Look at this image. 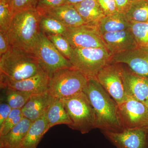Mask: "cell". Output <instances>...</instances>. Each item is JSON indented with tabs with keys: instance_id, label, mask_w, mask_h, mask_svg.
Masks as SVG:
<instances>
[{
	"instance_id": "obj_3",
	"label": "cell",
	"mask_w": 148,
	"mask_h": 148,
	"mask_svg": "<svg viewBox=\"0 0 148 148\" xmlns=\"http://www.w3.org/2000/svg\"><path fill=\"white\" fill-rule=\"evenodd\" d=\"M42 70L33 54L11 46L0 56V83L25 79Z\"/></svg>"
},
{
	"instance_id": "obj_33",
	"label": "cell",
	"mask_w": 148,
	"mask_h": 148,
	"mask_svg": "<svg viewBox=\"0 0 148 148\" xmlns=\"http://www.w3.org/2000/svg\"><path fill=\"white\" fill-rule=\"evenodd\" d=\"M12 110L9 105L1 97L0 103V126L7 118Z\"/></svg>"
},
{
	"instance_id": "obj_32",
	"label": "cell",
	"mask_w": 148,
	"mask_h": 148,
	"mask_svg": "<svg viewBox=\"0 0 148 148\" xmlns=\"http://www.w3.org/2000/svg\"><path fill=\"white\" fill-rule=\"evenodd\" d=\"M105 16L118 13L114 0H96Z\"/></svg>"
},
{
	"instance_id": "obj_12",
	"label": "cell",
	"mask_w": 148,
	"mask_h": 148,
	"mask_svg": "<svg viewBox=\"0 0 148 148\" xmlns=\"http://www.w3.org/2000/svg\"><path fill=\"white\" fill-rule=\"evenodd\" d=\"M111 61L128 66L135 73L148 77V47H137L112 56Z\"/></svg>"
},
{
	"instance_id": "obj_29",
	"label": "cell",
	"mask_w": 148,
	"mask_h": 148,
	"mask_svg": "<svg viewBox=\"0 0 148 148\" xmlns=\"http://www.w3.org/2000/svg\"><path fill=\"white\" fill-rule=\"evenodd\" d=\"M12 17L9 3L4 0H0V31L8 32Z\"/></svg>"
},
{
	"instance_id": "obj_10",
	"label": "cell",
	"mask_w": 148,
	"mask_h": 148,
	"mask_svg": "<svg viewBox=\"0 0 148 148\" xmlns=\"http://www.w3.org/2000/svg\"><path fill=\"white\" fill-rule=\"evenodd\" d=\"M64 36L73 49H107L97 26L84 25L78 27L68 28Z\"/></svg>"
},
{
	"instance_id": "obj_13",
	"label": "cell",
	"mask_w": 148,
	"mask_h": 148,
	"mask_svg": "<svg viewBox=\"0 0 148 148\" xmlns=\"http://www.w3.org/2000/svg\"><path fill=\"white\" fill-rule=\"evenodd\" d=\"M122 64L125 91L127 98L148 105V77L135 73L126 65Z\"/></svg>"
},
{
	"instance_id": "obj_2",
	"label": "cell",
	"mask_w": 148,
	"mask_h": 148,
	"mask_svg": "<svg viewBox=\"0 0 148 148\" xmlns=\"http://www.w3.org/2000/svg\"><path fill=\"white\" fill-rule=\"evenodd\" d=\"M41 16L37 9L23 11L13 15L7 32L11 46L33 54L41 32Z\"/></svg>"
},
{
	"instance_id": "obj_17",
	"label": "cell",
	"mask_w": 148,
	"mask_h": 148,
	"mask_svg": "<svg viewBox=\"0 0 148 148\" xmlns=\"http://www.w3.org/2000/svg\"><path fill=\"white\" fill-rule=\"evenodd\" d=\"M40 14L52 16L61 21L68 28L87 25L74 5L71 4H66Z\"/></svg>"
},
{
	"instance_id": "obj_5",
	"label": "cell",
	"mask_w": 148,
	"mask_h": 148,
	"mask_svg": "<svg viewBox=\"0 0 148 148\" xmlns=\"http://www.w3.org/2000/svg\"><path fill=\"white\" fill-rule=\"evenodd\" d=\"M62 101L71 121L69 127L78 130L82 134H87L96 128L95 112L83 91L76 96Z\"/></svg>"
},
{
	"instance_id": "obj_26",
	"label": "cell",
	"mask_w": 148,
	"mask_h": 148,
	"mask_svg": "<svg viewBox=\"0 0 148 148\" xmlns=\"http://www.w3.org/2000/svg\"><path fill=\"white\" fill-rule=\"evenodd\" d=\"M129 29L138 47H148V22H130Z\"/></svg>"
},
{
	"instance_id": "obj_25",
	"label": "cell",
	"mask_w": 148,
	"mask_h": 148,
	"mask_svg": "<svg viewBox=\"0 0 148 148\" xmlns=\"http://www.w3.org/2000/svg\"><path fill=\"white\" fill-rule=\"evenodd\" d=\"M1 96L12 109H21L32 94L20 90L5 88Z\"/></svg>"
},
{
	"instance_id": "obj_7",
	"label": "cell",
	"mask_w": 148,
	"mask_h": 148,
	"mask_svg": "<svg viewBox=\"0 0 148 148\" xmlns=\"http://www.w3.org/2000/svg\"><path fill=\"white\" fill-rule=\"evenodd\" d=\"M33 54L49 77L61 69L73 67L70 61L58 51L46 35L41 32Z\"/></svg>"
},
{
	"instance_id": "obj_22",
	"label": "cell",
	"mask_w": 148,
	"mask_h": 148,
	"mask_svg": "<svg viewBox=\"0 0 148 148\" xmlns=\"http://www.w3.org/2000/svg\"><path fill=\"white\" fill-rule=\"evenodd\" d=\"M130 24L125 14L118 12L103 17L97 27L102 35L129 29Z\"/></svg>"
},
{
	"instance_id": "obj_21",
	"label": "cell",
	"mask_w": 148,
	"mask_h": 148,
	"mask_svg": "<svg viewBox=\"0 0 148 148\" xmlns=\"http://www.w3.org/2000/svg\"><path fill=\"white\" fill-rule=\"evenodd\" d=\"M46 115L49 129L57 125L65 124L69 126L71 124V121L61 99L54 98Z\"/></svg>"
},
{
	"instance_id": "obj_24",
	"label": "cell",
	"mask_w": 148,
	"mask_h": 148,
	"mask_svg": "<svg viewBox=\"0 0 148 148\" xmlns=\"http://www.w3.org/2000/svg\"><path fill=\"white\" fill-rule=\"evenodd\" d=\"M40 22V31L45 34L60 35L64 36L68 29L64 24L52 16L41 14Z\"/></svg>"
},
{
	"instance_id": "obj_30",
	"label": "cell",
	"mask_w": 148,
	"mask_h": 148,
	"mask_svg": "<svg viewBox=\"0 0 148 148\" xmlns=\"http://www.w3.org/2000/svg\"><path fill=\"white\" fill-rule=\"evenodd\" d=\"M38 0H10V8L12 15L20 12L36 9Z\"/></svg>"
},
{
	"instance_id": "obj_31",
	"label": "cell",
	"mask_w": 148,
	"mask_h": 148,
	"mask_svg": "<svg viewBox=\"0 0 148 148\" xmlns=\"http://www.w3.org/2000/svg\"><path fill=\"white\" fill-rule=\"evenodd\" d=\"M67 3V0H38L36 9L40 14Z\"/></svg>"
},
{
	"instance_id": "obj_34",
	"label": "cell",
	"mask_w": 148,
	"mask_h": 148,
	"mask_svg": "<svg viewBox=\"0 0 148 148\" xmlns=\"http://www.w3.org/2000/svg\"><path fill=\"white\" fill-rule=\"evenodd\" d=\"M10 47L8 33L0 31V56L5 53Z\"/></svg>"
},
{
	"instance_id": "obj_15",
	"label": "cell",
	"mask_w": 148,
	"mask_h": 148,
	"mask_svg": "<svg viewBox=\"0 0 148 148\" xmlns=\"http://www.w3.org/2000/svg\"><path fill=\"white\" fill-rule=\"evenodd\" d=\"M106 48L112 56L131 50L138 47L130 29L102 35Z\"/></svg>"
},
{
	"instance_id": "obj_23",
	"label": "cell",
	"mask_w": 148,
	"mask_h": 148,
	"mask_svg": "<svg viewBox=\"0 0 148 148\" xmlns=\"http://www.w3.org/2000/svg\"><path fill=\"white\" fill-rule=\"evenodd\" d=\"M125 15L130 22H148V0H132Z\"/></svg>"
},
{
	"instance_id": "obj_14",
	"label": "cell",
	"mask_w": 148,
	"mask_h": 148,
	"mask_svg": "<svg viewBox=\"0 0 148 148\" xmlns=\"http://www.w3.org/2000/svg\"><path fill=\"white\" fill-rule=\"evenodd\" d=\"M49 77L43 70L38 73L25 79L10 81L0 83L1 88L13 89L29 92L32 94L47 91Z\"/></svg>"
},
{
	"instance_id": "obj_20",
	"label": "cell",
	"mask_w": 148,
	"mask_h": 148,
	"mask_svg": "<svg viewBox=\"0 0 148 148\" xmlns=\"http://www.w3.org/2000/svg\"><path fill=\"white\" fill-rule=\"evenodd\" d=\"M74 5L87 25L97 26L105 16L96 0H84Z\"/></svg>"
},
{
	"instance_id": "obj_1",
	"label": "cell",
	"mask_w": 148,
	"mask_h": 148,
	"mask_svg": "<svg viewBox=\"0 0 148 148\" xmlns=\"http://www.w3.org/2000/svg\"><path fill=\"white\" fill-rule=\"evenodd\" d=\"M83 92L95 112L96 128L102 132H119L123 130L119 119L117 104L96 78L88 79Z\"/></svg>"
},
{
	"instance_id": "obj_18",
	"label": "cell",
	"mask_w": 148,
	"mask_h": 148,
	"mask_svg": "<svg viewBox=\"0 0 148 148\" xmlns=\"http://www.w3.org/2000/svg\"><path fill=\"white\" fill-rule=\"evenodd\" d=\"M32 122L24 117L8 133L0 137V148H20Z\"/></svg>"
},
{
	"instance_id": "obj_4",
	"label": "cell",
	"mask_w": 148,
	"mask_h": 148,
	"mask_svg": "<svg viewBox=\"0 0 148 148\" xmlns=\"http://www.w3.org/2000/svg\"><path fill=\"white\" fill-rule=\"evenodd\" d=\"M87 78L73 67L61 69L49 77L47 91L54 98L68 99L82 92Z\"/></svg>"
},
{
	"instance_id": "obj_11",
	"label": "cell",
	"mask_w": 148,
	"mask_h": 148,
	"mask_svg": "<svg viewBox=\"0 0 148 148\" xmlns=\"http://www.w3.org/2000/svg\"><path fill=\"white\" fill-rule=\"evenodd\" d=\"M116 148H148V130L124 129L119 132H102Z\"/></svg>"
},
{
	"instance_id": "obj_28",
	"label": "cell",
	"mask_w": 148,
	"mask_h": 148,
	"mask_svg": "<svg viewBox=\"0 0 148 148\" xmlns=\"http://www.w3.org/2000/svg\"><path fill=\"white\" fill-rule=\"evenodd\" d=\"M23 117L21 109H12L7 118L0 126V137L8 133Z\"/></svg>"
},
{
	"instance_id": "obj_36",
	"label": "cell",
	"mask_w": 148,
	"mask_h": 148,
	"mask_svg": "<svg viewBox=\"0 0 148 148\" xmlns=\"http://www.w3.org/2000/svg\"><path fill=\"white\" fill-rule=\"evenodd\" d=\"M84 0H67V3L75 5L82 2Z\"/></svg>"
},
{
	"instance_id": "obj_35",
	"label": "cell",
	"mask_w": 148,
	"mask_h": 148,
	"mask_svg": "<svg viewBox=\"0 0 148 148\" xmlns=\"http://www.w3.org/2000/svg\"><path fill=\"white\" fill-rule=\"evenodd\" d=\"M119 12L125 14L130 7L132 0H114Z\"/></svg>"
},
{
	"instance_id": "obj_37",
	"label": "cell",
	"mask_w": 148,
	"mask_h": 148,
	"mask_svg": "<svg viewBox=\"0 0 148 148\" xmlns=\"http://www.w3.org/2000/svg\"><path fill=\"white\" fill-rule=\"evenodd\" d=\"M4 1H5L7 2L8 3H9L10 0H4Z\"/></svg>"
},
{
	"instance_id": "obj_38",
	"label": "cell",
	"mask_w": 148,
	"mask_h": 148,
	"mask_svg": "<svg viewBox=\"0 0 148 148\" xmlns=\"http://www.w3.org/2000/svg\"><path fill=\"white\" fill-rule=\"evenodd\" d=\"M0 148H9L8 147H3Z\"/></svg>"
},
{
	"instance_id": "obj_16",
	"label": "cell",
	"mask_w": 148,
	"mask_h": 148,
	"mask_svg": "<svg viewBox=\"0 0 148 148\" xmlns=\"http://www.w3.org/2000/svg\"><path fill=\"white\" fill-rule=\"evenodd\" d=\"M53 99L47 91L32 94L21 109L23 116L32 122L36 120L46 112Z\"/></svg>"
},
{
	"instance_id": "obj_9",
	"label": "cell",
	"mask_w": 148,
	"mask_h": 148,
	"mask_svg": "<svg viewBox=\"0 0 148 148\" xmlns=\"http://www.w3.org/2000/svg\"><path fill=\"white\" fill-rule=\"evenodd\" d=\"M118 114L124 129L148 130V105L131 98H127L118 105Z\"/></svg>"
},
{
	"instance_id": "obj_27",
	"label": "cell",
	"mask_w": 148,
	"mask_h": 148,
	"mask_svg": "<svg viewBox=\"0 0 148 148\" xmlns=\"http://www.w3.org/2000/svg\"><path fill=\"white\" fill-rule=\"evenodd\" d=\"M47 36L58 51L69 61L73 49L67 39L64 36L60 35H49Z\"/></svg>"
},
{
	"instance_id": "obj_19",
	"label": "cell",
	"mask_w": 148,
	"mask_h": 148,
	"mask_svg": "<svg viewBox=\"0 0 148 148\" xmlns=\"http://www.w3.org/2000/svg\"><path fill=\"white\" fill-rule=\"evenodd\" d=\"M45 113L33 121L20 148H36L45 134L49 130Z\"/></svg>"
},
{
	"instance_id": "obj_6",
	"label": "cell",
	"mask_w": 148,
	"mask_h": 148,
	"mask_svg": "<svg viewBox=\"0 0 148 148\" xmlns=\"http://www.w3.org/2000/svg\"><path fill=\"white\" fill-rule=\"evenodd\" d=\"M112 56L106 48H75L69 61L88 79L96 78L99 72L111 61Z\"/></svg>"
},
{
	"instance_id": "obj_8",
	"label": "cell",
	"mask_w": 148,
	"mask_h": 148,
	"mask_svg": "<svg viewBox=\"0 0 148 148\" xmlns=\"http://www.w3.org/2000/svg\"><path fill=\"white\" fill-rule=\"evenodd\" d=\"M96 79L118 105L127 99L122 64L110 61L99 72Z\"/></svg>"
}]
</instances>
